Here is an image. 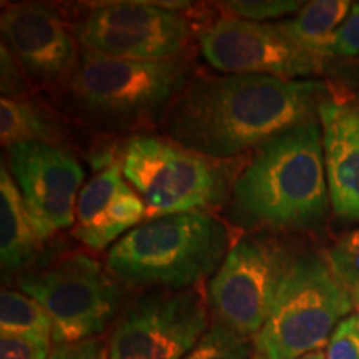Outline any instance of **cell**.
Returning <instances> with one entry per match:
<instances>
[{
	"instance_id": "cell-9",
	"label": "cell",
	"mask_w": 359,
	"mask_h": 359,
	"mask_svg": "<svg viewBox=\"0 0 359 359\" xmlns=\"http://www.w3.org/2000/svg\"><path fill=\"white\" fill-rule=\"evenodd\" d=\"M200 291L148 290L127 303L105 344L109 359H183L210 325Z\"/></svg>"
},
{
	"instance_id": "cell-13",
	"label": "cell",
	"mask_w": 359,
	"mask_h": 359,
	"mask_svg": "<svg viewBox=\"0 0 359 359\" xmlns=\"http://www.w3.org/2000/svg\"><path fill=\"white\" fill-rule=\"evenodd\" d=\"M0 30L2 43L35 82L62 85L79 64L82 47L70 25L50 6L8 7L0 17Z\"/></svg>"
},
{
	"instance_id": "cell-11",
	"label": "cell",
	"mask_w": 359,
	"mask_h": 359,
	"mask_svg": "<svg viewBox=\"0 0 359 359\" xmlns=\"http://www.w3.org/2000/svg\"><path fill=\"white\" fill-rule=\"evenodd\" d=\"M201 55L224 75H266L309 80L325 72V58L291 42L275 22L258 24L223 17L198 35Z\"/></svg>"
},
{
	"instance_id": "cell-15",
	"label": "cell",
	"mask_w": 359,
	"mask_h": 359,
	"mask_svg": "<svg viewBox=\"0 0 359 359\" xmlns=\"http://www.w3.org/2000/svg\"><path fill=\"white\" fill-rule=\"evenodd\" d=\"M318 118L331 208L338 218L359 222V109L327 98Z\"/></svg>"
},
{
	"instance_id": "cell-33",
	"label": "cell",
	"mask_w": 359,
	"mask_h": 359,
	"mask_svg": "<svg viewBox=\"0 0 359 359\" xmlns=\"http://www.w3.org/2000/svg\"><path fill=\"white\" fill-rule=\"evenodd\" d=\"M358 316H359V314H358Z\"/></svg>"
},
{
	"instance_id": "cell-12",
	"label": "cell",
	"mask_w": 359,
	"mask_h": 359,
	"mask_svg": "<svg viewBox=\"0 0 359 359\" xmlns=\"http://www.w3.org/2000/svg\"><path fill=\"white\" fill-rule=\"evenodd\" d=\"M8 172L40 240L75 224V208L85 170L62 145L19 143L7 148Z\"/></svg>"
},
{
	"instance_id": "cell-17",
	"label": "cell",
	"mask_w": 359,
	"mask_h": 359,
	"mask_svg": "<svg viewBox=\"0 0 359 359\" xmlns=\"http://www.w3.org/2000/svg\"><path fill=\"white\" fill-rule=\"evenodd\" d=\"M351 7L353 4L348 0H314L304 4L293 19L275 24L280 32L298 47L325 58L323 52L327 42L346 19Z\"/></svg>"
},
{
	"instance_id": "cell-5",
	"label": "cell",
	"mask_w": 359,
	"mask_h": 359,
	"mask_svg": "<svg viewBox=\"0 0 359 359\" xmlns=\"http://www.w3.org/2000/svg\"><path fill=\"white\" fill-rule=\"evenodd\" d=\"M354 308L351 291L314 253L294 257L266 321L253 338L259 359H298L327 344Z\"/></svg>"
},
{
	"instance_id": "cell-21",
	"label": "cell",
	"mask_w": 359,
	"mask_h": 359,
	"mask_svg": "<svg viewBox=\"0 0 359 359\" xmlns=\"http://www.w3.org/2000/svg\"><path fill=\"white\" fill-rule=\"evenodd\" d=\"M326 263L348 290L359 286V228L341 236L326 251Z\"/></svg>"
},
{
	"instance_id": "cell-28",
	"label": "cell",
	"mask_w": 359,
	"mask_h": 359,
	"mask_svg": "<svg viewBox=\"0 0 359 359\" xmlns=\"http://www.w3.org/2000/svg\"><path fill=\"white\" fill-rule=\"evenodd\" d=\"M298 359H326V353L323 351V349H318V351L308 353V354H304V356L298 358Z\"/></svg>"
},
{
	"instance_id": "cell-18",
	"label": "cell",
	"mask_w": 359,
	"mask_h": 359,
	"mask_svg": "<svg viewBox=\"0 0 359 359\" xmlns=\"http://www.w3.org/2000/svg\"><path fill=\"white\" fill-rule=\"evenodd\" d=\"M64 128L50 114L30 100H0V140L4 147L19 143L60 145Z\"/></svg>"
},
{
	"instance_id": "cell-26",
	"label": "cell",
	"mask_w": 359,
	"mask_h": 359,
	"mask_svg": "<svg viewBox=\"0 0 359 359\" xmlns=\"http://www.w3.org/2000/svg\"><path fill=\"white\" fill-rule=\"evenodd\" d=\"M27 74L20 62L13 57L6 45L0 47V80H2V98L25 100L27 95Z\"/></svg>"
},
{
	"instance_id": "cell-30",
	"label": "cell",
	"mask_w": 359,
	"mask_h": 359,
	"mask_svg": "<svg viewBox=\"0 0 359 359\" xmlns=\"http://www.w3.org/2000/svg\"><path fill=\"white\" fill-rule=\"evenodd\" d=\"M100 359H109V358H107V354H105V349H103V353H102V356H100Z\"/></svg>"
},
{
	"instance_id": "cell-27",
	"label": "cell",
	"mask_w": 359,
	"mask_h": 359,
	"mask_svg": "<svg viewBox=\"0 0 359 359\" xmlns=\"http://www.w3.org/2000/svg\"><path fill=\"white\" fill-rule=\"evenodd\" d=\"M105 346L98 339H90L79 344L53 346L50 359H100Z\"/></svg>"
},
{
	"instance_id": "cell-25",
	"label": "cell",
	"mask_w": 359,
	"mask_h": 359,
	"mask_svg": "<svg viewBox=\"0 0 359 359\" xmlns=\"http://www.w3.org/2000/svg\"><path fill=\"white\" fill-rule=\"evenodd\" d=\"M52 341L32 336H0V359H50Z\"/></svg>"
},
{
	"instance_id": "cell-19",
	"label": "cell",
	"mask_w": 359,
	"mask_h": 359,
	"mask_svg": "<svg viewBox=\"0 0 359 359\" xmlns=\"http://www.w3.org/2000/svg\"><path fill=\"white\" fill-rule=\"evenodd\" d=\"M52 330L50 316L37 299L22 291L2 290L0 293L2 334L32 336V338L52 341Z\"/></svg>"
},
{
	"instance_id": "cell-6",
	"label": "cell",
	"mask_w": 359,
	"mask_h": 359,
	"mask_svg": "<svg viewBox=\"0 0 359 359\" xmlns=\"http://www.w3.org/2000/svg\"><path fill=\"white\" fill-rule=\"evenodd\" d=\"M17 285L48 313L55 346L97 339L125 306L122 283L87 253H70L27 269Z\"/></svg>"
},
{
	"instance_id": "cell-22",
	"label": "cell",
	"mask_w": 359,
	"mask_h": 359,
	"mask_svg": "<svg viewBox=\"0 0 359 359\" xmlns=\"http://www.w3.org/2000/svg\"><path fill=\"white\" fill-rule=\"evenodd\" d=\"M302 6V2H291V0H255V2L235 0V2L218 4V8L230 13L231 19L266 24V20L280 19V17L298 12Z\"/></svg>"
},
{
	"instance_id": "cell-24",
	"label": "cell",
	"mask_w": 359,
	"mask_h": 359,
	"mask_svg": "<svg viewBox=\"0 0 359 359\" xmlns=\"http://www.w3.org/2000/svg\"><path fill=\"white\" fill-rule=\"evenodd\" d=\"M326 359H359V316L351 314L336 326L326 346Z\"/></svg>"
},
{
	"instance_id": "cell-1",
	"label": "cell",
	"mask_w": 359,
	"mask_h": 359,
	"mask_svg": "<svg viewBox=\"0 0 359 359\" xmlns=\"http://www.w3.org/2000/svg\"><path fill=\"white\" fill-rule=\"evenodd\" d=\"M327 85L266 75H193L165 116L173 143L226 161L316 120Z\"/></svg>"
},
{
	"instance_id": "cell-16",
	"label": "cell",
	"mask_w": 359,
	"mask_h": 359,
	"mask_svg": "<svg viewBox=\"0 0 359 359\" xmlns=\"http://www.w3.org/2000/svg\"><path fill=\"white\" fill-rule=\"evenodd\" d=\"M40 236L35 231L19 187L2 163L0 168V266L4 276L24 273L42 251Z\"/></svg>"
},
{
	"instance_id": "cell-2",
	"label": "cell",
	"mask_w": 359,
	"mask_h": 359,
	"mask_svg": "<svg viewBox=\"0 0 359 359\" xmlns=\"http://www.w3.org/2000/svg\"><path fill=\"white\" fill-rule=\"evenodd\" d=\"M231 208L253 230H306L331 206L320 120L286 130L253 151L231 183Z\"/></svg>"
},
{
	"instance_id": "cell-4",
	"label": "cell",
	"mask_w": 359,
	"mask_h": 359,
	"mask_svg": "<svg viewBox=\"0 0 359 359\" xmlns=\"http://www.w3.org/2000/svg\"><path fill=\"white\" fill-rule=\"evenodd\" d=\"M230 231L205 210L147 218L109 250L107 269L122 285L185 291L213 278L230 251Z\"/></svg>"
},
{
	"instance_id": "cell-3",
	"label": "cell",
	"mask_w": 359,
	"mask_h": 359,
	"mask_svg": "<svg viewBox=\"0 0 359 359\" xmlns=\"http://www.w3.org/2000/svg\"><path fill=\"white\" fill-rule=\"evenodd\" d=\"M191 77V65L182 58L128 60L82 48L77 67L60 85V100L88 127L133 137L163 125Z\"/></svg>"
},
{
	"instance_id": "cell-7",
	"label": "cell",
	"mask_w": 359,
	"mask_h": 359,
	"mask_svg": "<svg viewBox=\"0 0 359 359\" xmlns=\"http://www.w3.org/2000/svg\"><path fill=\"white\" fill-rule=\"evenodd\" d=\"M120 167L130 187L147 206L148 218L212 208L228 196L222 161L185 150L151 133L128 137Z\"/></svg>"
},
{
	"instance_id": "cell-20",
	"label": "cell",
	"mask_w": 359,
	"mask_h": 359,
	"mask_svg": "<svg viewBox=\"0 0 359 359\" xmlns=\"http://www.w3.org/2000/svg\"><path fill=\"white\" fill-rule=\"evenodd\" d=\"M253 351V339L215 323L183 359H251Z\"/></svg>"
},
{
	"instance_id": "cell-32",
	"label": "cell",
	"mask_w": 359,
	"mask_h": 359,
	"mask_svg": "<svg viewBox=\"0 0 359 359\" xmlns=\"http://www.w3.org/2000/svg\"><path fill=\"white\" fill-rule=\"evenodd\" d=\"M251 359H259V358H251Z\"/></svg>"
},
{
	"instance_id": "cell-23",
	"label": "cell",
	"mask_w": 359,
	"mask_h": 359,
	"mask_svg": "<svg viewBox=\"0 0 359 359\" xmlns=\"http://www.w3.org/2000/svg\"><path fill=\"white\" fill-rule=\"evenodd\" d=\"M323 57L326 60L359 57V4H353L348 17L327 42Z\"/></svg>"
},
{
	"instance_id": "cell-29",
	"label": "cell",
	"mask_w": 359,
	"mask_h": 359,
	"mask_svg": "<svg viewBox=\"0 0 359 359\" xmlns=\"http://www.w3.org/2000/svg\"><path fill=\"white\" fill-rule=\"evenodd\" d=\"M351 291V298H353V303H354V308L359 309V286H356V288L349 290Z\"/></svg>"
},
{
	"instance_id": "cell-14",
	"label": "cell",
	"mask_w": 359,
	"mask_h": 359,
	"mask_svg": "<svg viewBox=\"0 0 359 359\" xmlns=\"http://www.w3.org/2000/svg\"><path fill=\"white\" fill-rule=\"evenodd\" d=\"M148 218L147 206L125 180L120 163H109L83 185L75 208L74 235L93 251L109 248Z\"/></svg>"
},
{
	"instance_id": "cell-10",
	"label": "cell",
	"mask_w": 359,
	"mask_h": 359,
	"mask_svg": "<svg viewBox=\"0 0 359 359\" xmlns=\"http://www.w3.org/2000/svg\"><path fill=\"white\" fill-rule=\"evenodd\" d=\"M190 6V2L98 4L70 29L83 50L128 60H173L190 42V24L178 13Z\"/></svg>"
},
{
	"instance_id": "cell-8",
	"label": "cell",
	"mask_w": 359,
	"mask_h": 359,
	"mask_svg": "<svg viewBox=\"0 0 359 359\" xmlns=\"http://www.w3.org/2000/svg\"><path fill=\"white\" fill-rule=\"evenodd\" d=\"M294 257L268 233L246 235L231 246L206 290L217 325L257 336Z\"/></svg>"
},
{
	"instance_id": "cell-31",
	"label": "cell",
	"mask_w": 359,
	"mask_h": 359,
	"mask_svg": "<svg viewBox=\"0 0 359 359\" xmlns=\"http://www.w3.org/2000/svg\"><path fill=\"white\" fill-rule=\"evenodd\" d=\"M356 107H358V109H359V100H358V105H356Z\"/></svg>"
}]
</instances>
